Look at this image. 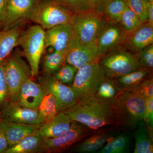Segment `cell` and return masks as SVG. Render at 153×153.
Returning <instances> with one entry per match:
<instances>
[{
  "label": "cell",
  "mask_w": 153,
  "mask_h": 153,
  "mask_svg": "<svg viewBox=\"0 0 153 153\" xmlns=\"http://www.w3.org/2000/svg\"><path fill=\"white\" fill-rule=\"evenodd\" d=\"M63 112L71 120L93 129L106 126H118L112 106L95 94L79 100Z\"/></svg>",
  "instance_id": "obj_1"
},
{
  "label": "cell",
  "mask_w": 153,
  "mask_h": 153,
  "mask_svg": "<svg viewBox=\"0 0 153 153\" xmlns=\"http://www.w3.org/2000/svg\"><path fill=\"white\" fill-rule=\"evenodd\" d=\"M145 100L131 91H123L112 106L118 125L123 131H133L143 120Z\"/></svg>",
  "instance_id": "obj_2"
},
{
  "label": "cell",
  "mask_w": 153,
  "mask_h": 153,
  "mask_svg": "<svg viewBox=\"0 0 153 153\" xmlns=\"http://www.w3.org/2000/svg\"><path fill=\"white\" fill-rule=\"evenodd\" d=\"M106 76L117 78L142 68L138 53H134L120 46L107 52L99 60Z\"/></svg>",
  "instance_id": "obj_3"
},
{
  "label": "cell",
  "mask_w": 153,
  "mask_h": 153,
  "mask_svg": "<svg viewBox=\"0 0 153 153\" xmlns=\"http://www.w3.org/2000/svg\"><path fill=\"white\" fill-rule=\"evenodd\" d=\"M18 46H21L23 49V54L30 64L32 76H37L39 73L41 56L46 48L45 30L38 25L22 31L18 41Z\"/></svg>",
  "instance_id": "obj_4"
},
{
  "label": "cell",
  "mask_w": 153,
  "mask_h": 153,
  "mask_svg": "<svg viewBox=\"0 0 153 153\" xmlns=\"http://www.w3.org/2000/svg\"><path fill=\"white\" fill-rule=\"evenodd\" d=\"M106 77L105 72L99 62L88 63L78 68L70 86L79 100L95 94Z\"/></svg>",
  "instance_id": "obj_5"
},
{
  "label": "cell",
  "mask_w": 153,
  "mask_h": 153,
  "mask_svg": "<svg viewBox=\"0 0 153 153\" xmlns=\"http://www.w3.org/2000/svg\"><path fill=\"white\" fill-rule=\"evenodd\" d=\"M5 76L8 91V100L16 101L17 95L22 84L32 78L30 66L18 52H11L4 60Z\"/></svg>",
  "instance_id": "obj_6"
},
{
  "label": "cell",
  "mask_w": 153,
  "mask_h": 153,
  "mask_svg": "<svg viewBox=\"0 0 153 153\" xmlns=\"http://www.w3.org/2000/svg\"><path fill=\"white\" fill-rule=\"evenodd\" d=\"M73 16L53 0H47L38 3L31 14L30 21L47 30L58 25L71 24Z\"/></svg>",
  "instance_id": "obj_7"
},
{
  "label": "cell",
  "mask_w": 153,
  "mask_h": 153,
  "mask_svg": "<svg viewBox=\"0 0 153 153\" xmlns=\"http://www.w3.org/2000/svg\"><path fill=\"white\" fill-rule=\"evenodd\" d=\"M104 18L94 11H84L74 14L71 25L76 38L84 44L96 43Z\"/></svg>",
  "instance_id": "obj_8"
},
{
  "label": "cell",
  "mask_w": 153,
  "mask_h": 153,
  "mask_svg": "<svg viewBox=\"0 0 153 153\" xmlns=\"http://www.w3.org/2000/svg\"><path fill=\"white\" fill-rule=\"evenodd\" d=\"M95 130L72 121L70 128L66 132L56 137L44 139L45 152H63L74 145L81 142Z\"/></svg>",
  "instance_id": "obj_9"
},
{
  "label": "cell",
  "mask_w": 153,
  "mask_h": 153,
  "mask_svg": "<svg viewBox=\"0 0 153 153\" xmlns=\"http://www.w3.org/2000/svg\"><path fill=\"white\" fill-rule=\"evenodd\" d=\"M39 2L38 0H7L3 30L21 26L30 21L31 14Z\"/></svg>",
  "instance_id": "obj_10"
},
{
  "label": "cell",
  "mask_w": 153,
  "mask_h": 153,
  "mask_svg": "<svg viewBox=\"0 0 153 153\" xmlns=\"http://www.w3.org/2000/svg\"><path fill=\"white\" fill-rule=\"evenodd\" d=\"M38 81L44 93H52L55 97L58 112L65 111L78 101L70 86L63 84L52 75L41 76Z\"/></svg>",
  "instance_id": "obj_11"
},
{
  "label": "cell",
  "mask_w": 153,
  "mask_h": 153,
  "mask_svg": "<svg viewBox=\"0 0 153 153\" xmlns=\"http://www.w3.org/2000/svg\"><path fill=\"white\" fill-rule=\"evenodd\" d=\"M126 34L119 23H112L104 19L96 41L100 58L108 51L121 46Z\"/></svg>",
  "instance_id": "obj_12"
},
{
  "label": "cell",
  "mask_w": 153,
  "mask_h": 153,
  "mask_svg": "<svg viewBox=\"0 0 153 153\" xmlns=\"http://www.w3.org/2000/svg\"><path fill=\"white\" fill-rule=\"evenodd\" d=\"M100 58L96 43L83 44L75 36L67 49L66 61L78 69L85 64L98 62Z\"/></svg>",
  "instance_id": "obj_13"
},
{
  "label": "cell",
  "mask_w": 153,
  "mask_h": 153,
  "mask_svg": "<svg viewBox=\"0 0 153 153\" xmlns=\"http://www.w3.org/2000/svg\"><path fill=\"white\" fill-rule=\"evenodd\" d=\"M0 118L3 120L26 124H40L38 109L19 105L16 101L7 100L0 109Z\"/></svg>",
  "instance_id": "obj_14"
},
{
  "label": "cell",
  "mask_w": 153,
  "mask_h": 153,
  "mask_svg": "<svg viewBox=\"0 0 153 153\" xmlns=\"http://www.w3.org/2000/svg\"><path fill=\"white\" fill-rule=\"evenodd\" d=\"M123 130L119 126H106L96 130L93 133L78 143L75 152L79 153L97 152L108 141Z\"/></svg>",
  "instance_id": "obj_15"
},
{
  "label": "cell",
  "mask_w": 153,
  "mask_h": 153,
  "mask_svg": "<svg viewBox=\"0 0 153 153\" xmlns=\"http://www.w3.org/2000/svg\"><path fill=\"white\" fill-rule=\"evenodd\" d=\"M153 44V25L143 23L130 33H126L122 47L134 53H139Z\"/></svg>",
  "instance_id": "obj_16"
},
{
  "label": "cell",
  "mask_w": 153,
  "mask_h": 153,
  "mask_svg": "<svg viewBox=\"0 0 153 153\" xmlns=\"http://www.w3.org/2000/svg\"><path fill=\"white\" fill-rule=\"evenodd\" d=\"M74 37L71 24L55 26L45 31V47H52L57 52L67 50Z\"/></svg>",
  "instance_id": "obj_17"
},
{
  "label": "cell",
  "mask_w": 153,
  "mask_h": 153,
  "mask_svg": "<svg viewBox=\"0 0 153 153\" xmlns=\"http://www.w3.org/2000/svg\"><path fill=\"white\" fill-rule=\"evenodd\" d=\"M45 94L44 89L39 83L30 78L21 85L17 95V103L24 107L38 109Z\"/></svg>",
  "instance_id": "obj_18"
},
{
  "label": "cell",
  "mask_w": 153,
  "mask_h": 153,
  "mask_svg": "<svg viewBox=\"0 0 153 153\" xmlns=\"http://www.w3.org/2000/svg\"><path fill=\"white\" fill-rule=\"evenodd\" d=\"M41 124L16 123L1 120L0 128L4 133L10 148L25 137L37 132Z\"/></svg>",
  "instance_id": "obj_19"
},
{
  "label": "cell",
  "mask_w": 153,
  "mask_h": 153,
  "mask_svg": "<svg viewBox=\"0 0 153 153\" xmlns=\"http://www.w3.org/2000/svg\"><path fill=\"white\" fill-rule=\"evenodd\" d=\"M72 122L65 112H59L52 120L42 124L37 133L44 139L56 137L68 130Z\"/></svg>",
  "instance_id": "obj_20"
},
{
  "label": "cell",
  "mask_w": 153,
  "mask_h": 153,
  "mask_svg": "<svg viewBox=\"0 0 153 153\" xmlns=\"http://www.w3.org/2000/svg\"><path fill=\"white\" fill-rule=\"evenodd\" d=\"M133 131L122 130L107 142L98 153H129L134 145Z\"/></svg>",
  "instance_id": "obj_21"
},
{
  "label": "cell",
  "mask_w": 153,
  "mask_h": 153,
  "mask_svg": "<svg viewBox=\"0 0 153 153\" xmlns=\"http://www.w3.org/2000/svg\"><path fill=\"white\" fill-rule=\"evenodd\" d=\"M134 153H153V135L148 130L143 120L138 124L133 131Z\"/></svg>",
  "instance_id": "obj_22"
},
{
  "label": "cell",
  "mask_w": 153,
  "mask_h": 153,
  "mask_svg": "<svg viewBox=\"0 0 153 153\" xmlns=\"http://www.w3.org/2000/svg\"><path fill=\"white\" fill-rule=\"evenodd\" d=\"M22 31V25L0 31V63L4 62L14 48L18 46Z\"/></svg>",
  "instance_id": "obj_23"
},
{
  "label": "cell",
  "mask_w": 153,
  "mask_h": 153,
  "mask_svg": "<svg viewBox=\"0 0 153 153\" xmlns=\"http://www.w3.org/2000/svg\"><path fill=\"white\" fill-rule=\"evenodd\" d=\"M44 139L37 132L25 137L16 145L9 148L5 153L45 152Z\"/></svg>",
  "instance_id": "obj_24"
},
{
  "label": "cell",
  "mask_w": 153,
  "mask_h": 153,
  "mask_svg": "<svg viewBox=\"0 0 153 153\" xmlns=\"http://www.w3.org/2000/svg\"><path fill=\"white\" fill-rule=\"evenodd\" d=\"M123 92L116 78L106 76L99 86L95 95L112 106Z\"/></svg>",
  "instance_id": "obj_25"
},
{
  "label": "cell",
  "mask_w": 153,
  "mask_h": 153,
  "mask_svg": "<svg viewBox=\"0 0 153 153\" xmlns=\"http://www.w3.org/2000/svg\"><path fill=\"white\" fill-rule=\"evenodd\" d=\"M152 74L153 70L142 67L116 79L123 91H132Z\"/></svg>",
  "instance_id": "obj_26"
},
{
  "label": "cell",
  "mask_w": 153,
  "mask_h": 153,
  "mask_svg": "<svg viewBox=\"0 0 153 153\" xmlns=\"http://www.w3.org/2000/svg\"><path fill=\"white\" fill-rule=\"evenodd\" d=\"M38 112L40 124L47 122L58 113L56 99L52 93H45L38 107Z\"/></svg>",
  "instance_id": "obj_27"
},
{
  "label": "cell",
  "mask_w": 153,
  "mask_h": 153,
  "mask_svg": "<svg viewBox=\"0 0 153 153\" xmlns=\"http://www.w3.org/2000/svg\"><path fill=\"white\" fill-rule=\"evenodd\" d=\"M67 50L55 51L44 57L43 71L44 76H51L66 63Z\"/></svg>",
  "instance_id": "obj_28"
},
{
  "label": "cell",
  "mask_w": 153,
  "mask_h": 153,
  "mask_svg": "<svg viewBox=\"0 0 153 153\" xmlns=\"http://www.w3.org/2000/svg\"><path fill=\"white\" fill-rule=\"evenodd\" d=\"M127 7L125 0H110L106 5L102 16L106 21L112 23H119Z\"/></svg>",
  "instance_id": "obj_29"
},
{
  "label": "cell",
  "mask_w": 153,
  "mask_h": 153,
  "mask_svg": "<svg viewBox=\"0 0 153 153\" xmlns=\"http://www.w3.org/2000/svg\"><path fill=\"white\" fill-rule=\"evenodd\" d=\"M144 23L128 7L124 11L119 23L126 33H130Z\"/></svg>",
  "instance_id": "obj_30"
},
{
  "label": "cell",
  "mask_w": 153,
  "mask_h": 153,
  "mask_svg": "<svg viewBox=\"0 0 153 153\" xmlns=\"http://www.w3.org/2000/svg\"><path fill=\"white\" fill-rule=\"evenodd\" d=\"M77 69L74 66L66 63L52 76L63 84L70 86L73 83Z\"/></svg>",
  "instance_id": "obj_31"
},
{
  "label": "cell",
  "mask_w": 153,
  "mask_h": 153,
  "mask_svg": "<svg viewBox=\"0 0 153 153\" xmlns=\"http://www.w3.org/2000/svg\"><path fill=\"white\" fill-rule=\"evenodd\" d=\"M55 2L73 14L88 10L87 0H53Z\"/></svg>",
  "instance_id": "obj_32"
},
{
  "label": "cell",
  "mask_w": 153,
  "mask_h": 153,
  "mask_svg": "<svg viewBox=\"0 0 153 153\" xmlns=\"http://www.w3.org/2000/svg\"><path fill=\"white\" fill-rule=\"evenodd\" d=\"M127 6L143 22H147L146 6L149 0H125Z\"/></svg>",
  "instance_id": "obj_33"
},
{
  "label": "cell",
  "mask_w": 153,
  "mask_h": 153,
  "mask_svg": "<svg viewBox=\"0 0 153 153\" xmlns=\"http://www.w3.org/2000/svg\"><path fill=\"white\" fill-rule=\"evenodd\" d=\"M131 92L138 94L145 100L153 97V74L144 80L138 86Z\"/></svg>",
  "instance_id": "obj_34"
},
{
  "label": "cell",
  "mask_w": 153,
  "mask_h": 153,
  "mask_svg": "<svg viewBox=\"0 0 153 153\" xmlns=\"http://www.w3.org/2000/svg\"><path fill=\"white\" fill-rule=\"evenodd\" d=\"M138 57L139 62L142 67L153 70V44L139 53Z\"/></svg>",
  "instance_id": "obj_35"
},
{
  "label": "cell",
  "mask_w": 153,
  "mask_h": 153,
  "mask_svg": "<svg viewBox=\"0 0 153 153\" xmlns=\"http://www.w3.org/2000/svg\"><path fill=\"white\" fill-rule=\"evenodd\" d=\"M4 62L0 63V109L8 99V91L5 76Z\"/></svg>",
  "instance_id": "obj_36"
},
{
  "label": "cell",
  "mask_w": 153,
  "mask_h": 153,
  "mask_svg": "<svg viewBox=\"0 0 153 153\" xmlns=\"http://www.w3.org/2000/svg\"><path fill=\"white\" fill-rule=\"evenodd\" d=\"M143 121L148 128L153 129V97L145 100Z\"/></svg>",
  "instance_id": "obj_37"
},
{
  "label": "cell",
  "mask_w": 153,
  "mask_h": 153,
  "mask_svg": "<svg viewBox=\"0 0 153 153\" xmlns=\"http://www.w3.org/2000/svg\"><path fill=\"white\" fill-rule=\"evenodd\" d=\"M110 0H87L88 10L102 15L106 5Z\"/></svg>",
  "instance_id": "obj_38"
},
{
  "label": "cell",
  "mask_w": 153,
  "mask_h": 153,
  "mask_svg": "<svg viewBox=\"0 0 153 153\" xmlns=\"http://www.w3.org/2000/svg\"><path fill=\"white\" fill-rule=\"evenodd\" d=\"M9 146L7 138L3 131L0 128V153H5Z\"/></svg>",
  "instance_id": "obj_39"
},
{
  "label": "cell",
  "mask_w": 153,
  "mask_h": 153,
  "mask_svg": "<svg viewBox=\"0 0 153 153\" xmlns=\"http://www.w3.org/2000/svg\"><path fill=\"white\" fill-rule=\"evenodd\" d=\"M147 22L153 25V2L148 1L146 6Z\"/></svg>",
  "instance_id": "obj_40"
},
{
  "label": "cell",
  "mask_w": 153,
  "mask_h": 153,
  "mask_svg": "<svg viewBox=\"0 0 153 153\" xmlns=\"http://www.w3.org/2000/svg\"><path fill=\"white\" fill-rule=\"evenodd\" d=\"M7 0H0V26H2L5 16Z\"/></svg>",
  "instance_id": "obj_41"
},
{
  "label": "cell",
  "mask_w": 153,
  "mask_h": 153,
  "mask_svg": "<svg viewBox=\"0 0 153 153\" xmlns=\"http://www.w3.org/2000/svg\"><path fill=\"white\" fill-rule=\"evenodd\" d=\"M149 1L151 2H153V0H149Z\"/></svg>",
  "instance_id": "obj_42"
},
{
  "label": "cell",
  "mask_w": 153,
  "mask_h": 153,
  "mask_svg": "<svg viewBox=\"0 0 153 153\" xmlns=\"http://www.w3.org/2000/svg\"><path fill=\"white\" fill-rule=\"evenodd\" d=\"M1 118H0V121H1Z\"/></svg>",
  "instance_id": "obj_43"
}]
</instances>
